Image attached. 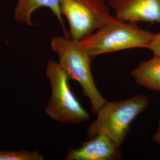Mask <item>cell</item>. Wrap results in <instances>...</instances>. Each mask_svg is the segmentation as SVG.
Segmentation results:
<instances>
[{
	"mask_svg": "<svg viewBox=\"0 0 160 160\" xmlns=\"http://www.w3.org/2000/svg\"><path fill=\"white\" fill-rule=\"evenodd\" d=\"M154 34L135 23L111 17L95 32L79 40L87 53L94 58L104 53L132 48H147Z\"/></svg>",
	"mask_w": 160,
	"mask_h": 160,
	"instance_id": "6da1fadb",
	"label": "cell"
},
{
	"mask_svg": "<svg viewBox=\"0 0 160 160\" xmlns=\"http://www.w3.org/2000/svg\"><path fill=\"white\" fill-rule=\"evenodd\" d=\"M52 50L59 57V64L68 75L69 80L80 84L85 96L88 97L94 114L107 101L97 89L92 72L93 58L89 55L78 40L69 37L53 36L51 43Z\"/></svg>",
	"mask_w": 160,
	"mask_h": 160,
	"instance_id": "7a4b0ae2",
	"label": "cell"
},
{
	"mask_svg": "<svg viewBox=\"0 0 160 160\" xmlns=\"http://www.w3.org/2000/svg\"><path fill=\"white\" fill-rule=\"evenodd\" d=\"M149 103L148 98L143 95L118 102L107 101L97 112L96 119L88 126L87 139L103 134L120 147L132 123L148 108Z\"/></svg>",
	"mask_w": 160,
	"mask_h": 160,
	"instance_id": "3957f363",
	"label": "cell"
},
{
	"mask_svg": "<svg viewBox=\"0 0 160 160\" xmlns=\"http://www.w3.org/2000/svg\"><path fill=\"white\" fill-rule=\"evenodd\" d=\"M46 77L51 95L45 108L51 119L59 123L79 124L90 119V114L75 96L69 85L68 77L58 62L49 60Z\"/></svg>",
	"mask_w": 160,
	"mask_h": 160,
	"instance_id": "277c9868",
	"label": "cell"
},
{
	"mask_svg": "<svg viewBox=\"0 0 160 160\" xmlns=\"http://www.w3.org/2000/svg\"><path fill=\"white\" fill-rule=\"evenodd\" d=\"M62 15L68 21L69 38L82 39L112 17L106 0H60Z\"/></svg>",
	"mask_w": 160,
	"mask_h": 160,
	"instance_id": "5b68a950",
	"label": "cell"
},
{
	"mask_svg": "<svg viewBox=\"0 0 160 160\" xmlns=\"http://www.w3.org/2000/svg\"><path fill=\"white\" fill-rule=\"evenodd\" d=\"M108 3L120 20L160 24V0H108Z\"/></svg>",
	"mask_w": 160,
	"mask_h": 160,
	"instance_id": "8992f818",
	"label": "cell"
},
{
	"mask_svg": "<svg viewBox=\"0 0 160 160\" xmlns=\"http://www.w3.org/2000/svg\"><path fill=\"white\" fill-rule=\"evenodd\" d=\"M120 147L106 135L98 134L82 142L78 148L70 149L66 160H120L122 153Z\"/></svg>",
	"mask_w": 160,
	"mask_h": 160,
	"instance_id": "52a82bcc",
	"label": "cell"
},
{
	"mask_svg": "<svg viewBox=\"0 0 160 160\" xmlns=\"http://www.w3.org/2000/svg\"><path fill=\"white\" fill-rule=\"evenodd\" d=\"M40 7L49 8L59 21L65 32L60 8V0H18L14 12V19L18 23L33 26L32 15Z\"/></svg>",
	"mask_w": 160,
	"mask_h": 160,
	"instance_id": "ba28073f",
	"label": "cell"
},
{
	"mask_svg": "<svg viewBox=\"0 0 160 160\" xmlns=\"http://www.w3.org/2000/svg\"><path fill=\"white\" fill-rule=\"evenodd\" d=\"M130 74L138 86L160 92V56L154 55L151 59L141 62Z\"/></svg>",
	"mask_w": 160,
	"mask_h": 160,
	"instance_id": "9c48e42d",
	"label": "cell"
},
{
	"mask_svg": "<svg viewBox=\"0 0 160 160\" xmlns=\"http://www.w3.org/2000/svg\"><path fill=\"white\" fill-rule=\"evenodd\" d=\"M43 156L38 151H0V160H42Z\"/></svg>",
	"mask_w": 160,
	"mask_h": 160,
	"instance_id": "30bf717a",
	"label": "cell"
},
{
	"mask_svg": "<svg viewBox=\"0 0 160 160\" xmlns=\"http://www.w3.org/2000/svg\"><path fill=\"white\" fill-rule=\"evenodd\" d=\"M148 49L151 50L154 55L160 56V33L154 35Z\"/></svg>",
	"mask_w": 160,
	"mask_h": 160,
	"instance_id": "8fae6325",
	"label": "cell"
},
{
	"mask_svg": "<svg viewBox=\"0 0 160 160\" xmlns=\"http://www.w3.org/2000/svg\"><path fill=\"white\" fill-rule=\"evenodd\" d=\"M152 141L156 143L160 144V119L158 122V126L155 132L153 137H152Z\"/></svg>",
	"mask_w": 160,
	"mask_h": 160,
	"instance_id": "7c38bea8",
	"label": "cell"
}]
</instances>
